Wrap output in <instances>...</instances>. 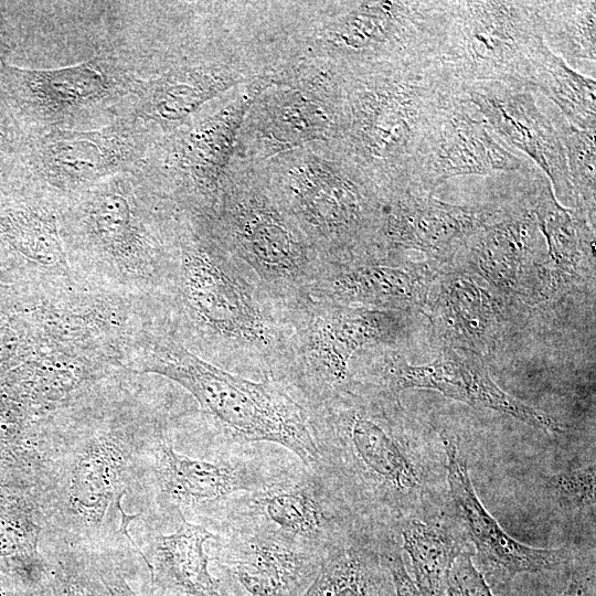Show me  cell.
I'll list each match as a JSON object with an SVG mask.
<instances>
[{
    "mask_svg": "<svg viewBox=\"0 0 596 596\" xmlns=\"http://www.w3.org/2000/svg\"><path fill=\"white\" fill-rule=\"evenodd\" d=\"M172 286L181 326L196 344L234 373L277 379L288 340L283 313L216 238L180 236Z\"/></svg>",
    "mask_w": 596,
    "mask_h": 596,
    "instance_id": "6da1fadb",
    "label": "cell"
},
{
    "mask_svg": "<svg viewBox=\"0 0 596 596\" xmlns=\"http://www.w3.org/2000/svg\"><path fill=\"white\" fill-rule=\"evenodd\" d=\"M93 426L47 434L38 478L52 542L102 549L116 535L124 497L139 488L142 461L156 433Z\"/></svg>",
    "mask_w": 596,
    "mask_h": 596,
    "instance_id": "7a4b0ae2",
    "label": "cell"
},
{
    "mask_svg": "<svg viewBox=\"0 0 596 596\" xmlns=\"http://www.w3.org/2000/svg\"><path fill=\"white\" fill-rule=\"evenodd\" d=\"M138 371L182 386L234 441L273 443L290 450L306 468H317L319 453L308 411L276 380L255 381L225 370L170 334L148 339Z\"/></svg>",
    "mask_w": 596,
    "mask_h": 596,
    "instance_id": "3957f363",
    "label": "cell"
},
{
    "mask_svg": "<svg viewBox=\"0 0 596 596\" xmlns=\"http://www.w3.org/2000/svg\"><path fill=\"white\" fill-rule=\"evenodd\" d=\"M360 75L350 104L352 147L379 185L405 184L432 121L461 84L437 60Z\"/></svg>",
    "mask_w": 596,
    "mask_h": 596,
    "instance_id": "277c9868",
    "label": "cell"
},
{
    "mask_svg": "<svg viewBox=\"0 0 596 596\" xmlns=\"http://www.w3.org/2000/svg\"><path fill=\"white\" fill-rule=\"evenodd\" d=\"M288 330L277 376L310 407L351 390L350 361L370 345L391 344L406 329L405 312L309 296L281 310Z\"/></svg>",
    "mask_w": 596,
    "mask_h": 596,
    "instance_id": "5b68a950",
    "label": "cell"
},
{
    "mask_svg": "<svg viewBox=\"0 0 596 596\" xmlns=\"http://www.w3.org/2000/svg\"><path fill=\"white\" fill-rule=\"evenodd\" d=\"M543 43L538 1H446L437 60L461 85L501 82L523 87Z\"/></svg>",
    "mask_w": 596,
    "mask_h": 596,
    "instance_id": "8992f818",
    "label": "cell"
},
{
    "mask_svg": "<svg viewBox=\"0 0 596 596\" xmlns=\"http://www.w3.org/2000/svg\"><path fill=\"white\" fill-rule=\"evenodd\" d=\"M215 215L217 242L280 310L310 296L322 259L288 211L259 194H237Z\"/></svg>",
    "mask_w": 596,
    "mask_h": 596,
    "instance_id": "52a82bcc",
    "label": "cell"
},
{
    "mask_svg": "<svg viewBox=\"0 0 596 596\" xmlns=\"http://www.w3.org/2000/svg\"><path fill=\"white\" fill-rule=\"evenodd\" d=\"M137 78L113 57L96 56L57 68L0 63V81L30 134L115 119Z\"/></svg>",
    "mask_w": 596,
    "mask_h": 596,
    "instance_id": "ba28073f",
    "label": "cell"
},
{
    "mask_svg": "<svg viewBox=\"0 0 596 596\" xmlns=\"http://www.w3.org/2000/svg\"><path fill=\"white\" fill-rule=\"evenodd\" d=\"M150 147L149 128L126 116L91 129L34 131L25 179L68 198L107 178L140 169Z\"/></svg>",
    "mask_w": 596,
    "mask_h": 596,
    "instance_id": "9c48e42d",
    "label": "cell"
},
{
    "mask_svg": "<svg viewBox=\"0 0 596 596\" xmlns=\"http://www.w3.org/2000/svg\"><path fill=\"white\" fill-rule=\"evenodd\" d=\"M532 168L492 135L460 86L426 131L407 184L433 194L437 187L455 177L521 173Z\"/></svg>",
    "mask_w": 596,
    "mask_h": 596,
    "instance_id": "30bf717a",
    "label": "cell"
},
{
    "mask_svg": "<svg viewBox=\"0 0 596 596\" xmlns=\"http://www.w3.org/2000/svg\"><path fill=\"white\" fill-rule=\"evenodd\" d=\"M224 526L213 557L222 596H301L329 554L253 524Z\"/></svg>",
    "mask_w": 596,
    "mask_h": 596,
    "instance_id": "8fae6325",
    "label": "cell"
},
{
    "mask_svg": "<svg viewBox=\"0 0 596 596\" xmlns=\"http://www.w3.org/2000/svg\"><path fill=\"white\" fill-rule=\"evenodd\" d=\"M151 182L141 168L107 178L64 198L63 228L86 247L113 258L155 257L160 241L143 206Z\"/></svg>",
    "mask_w": 596,
    "mask_h": 596,
    "instance_id": "7c38bea8",
    "label": "cell"
},
{
    "mask_svg": "<svg viewBox=\"0 0 596 596\" xmlns=\"http://www.w3.org/2000/svg\"><path fill=\"white\" fill-rule=\"evenodd\" d=\"M333 490L315 470L270 477L259 489L232 497L227 521L253 524L306 546L330 552L338 540Z\"/></svg>",
    "mask_w": 596,
    "mask_h": 596,
    "instance_id": "4fadbf2b",
    "label": "cell"
},
{
    "mask_svg": "<svg viewBox=\"0 0 596 596\" xmlns=\"http://www.w3.org/2000/svg\"><path fill=\"white\" fill-rule=\"evenodd\" d=\"M492 206L454 204L408 184L382 192V204L371 252L391 255L415 249L432 256L454 253L482 225Z\"/></svg>",
    "mask_w": 596,
    "mask_h": 596,
    "instance_id": "5bb4252c",
    "label": "cell"
},
{
    "mask_svg": "<svg viewBox=\"0 0 596 596\" xmlns=\"http://www.w3.org/2000/svg\"><path fill=\"white\" fill-rule=\"evenodd\" d=\"M491 131L526 155L549 179L556 200L573 210L564 147L547 113L528 89L501 82L461 85Z\"/></svg>",
    "mask_w": 596,
    "mask_h": 596,
    "instance_id": "9a60e30c",
    "label": "cell"
},
{
    "mask_svg": "<svg viewBox=\"0 0 596 596\" xmlns=\"http://www.w3.org/2000/svg\"><path fill=\"white\" fill-rule=\"evenodd\" d=\"M444 448L456 517L476 547L481 574L491 588L510 583L518 574L554 571L571 561L565 549L532 547L509 535L478 498L457 444L446 440Z\"/></svg>",
    "mask_w": 596,
    "mask_h": 596,
    "instance_id": "2e32d148",
    "label": "cell"
},
{
    "mask_svg": "<svg viewBox=\"0 0 596 596\" xmlns=\"http://www.w3.org/2000/svg\"><path fill=\"white\" fill-rule=\"evenodd\" d=\"M376 370L380 383L393 395L409 389H429L475 407L507 414L545 432L563 433L553 417L501 390L479 361L465 354L450 351L430 363L417 365L400 353L386 352Z\"/></svg>",
    "mask_w": 596,
    "mask_h": 596,
    "instance_id": "e0dca14e",
    "label": "cell"
},
{
    "mask_svg": "<svg viewBox=\"0 0 596 596\" xmlns=\"http://www.w3.org/2000/svg\"><path fill=\"white\" fill-rule=\"evenodd\" d=\"M269 478L246 462L210 461L180 454L158 430L143 457L139 488L152 486L163 508L184 513L255 491Z\"/></svg>",
    "mask_w": 596,
    "mask_h": 596,
    "instance_id": "ac0fdd59",
    "label": "cell"
},
{
    "mask_svg": "<svg viewBox=\"0 0 596 596\" xmlns=\"http://www.w3.org/2000/svg\"><path fill=\"white\" fill-rule=\"evenodd\" d=\"M433 277L425 265L364 253L321 262L310 296L334 302L409 312L426 305Z\"/></svg>",
    "mask_w": 596,
    "mask_h": 596,
    "instance_id": "d6986e66",
    "label": "cell"
},
{
    "mask_svg": "<svg viewBox=\"0 0 596 596\" xmlns=\"http://www.w3.org/2000/svg\"><path fill=\"white\" fill-rule=\"evenodd\" d=\"M543 237L529 206L494 207L488 220L457 247L492 287L507 294L528 292L530 279L549 278Z\"/></svg>",
    "mask_w": 596,
    "mask_h": 596,
    "instance_id": "ffe728a7",
    "label": "cell"
},
{
    "mask_svg": "<svg viewBox=\"0 0 596 596\" xmlns=\"http://www.w3.org/2000/svg\"><path fill=\"white\" fill-rule=\"evenodd\" d=\"M430 304L433 327L451 350L483 354L494 347L503 322L502 305L477 279L466 274L444 277Z\"/></svg>",
    "mask_w": 596,
    "mask_h": 596,
    "instance_id": "44dd1931",
    "label": "cell"
},
{
    "mask_svg": "<svg viewBox=\"0 0 596 596\" xmlns=\"http://www.w3.org/2000/svg\"><path fill=\"white\" fill-rule=\"evenodd\" d=\"M523 194L546 245L553 283L594 269L595 226L583 215L563 206L549 179L535 168L522 175Z\"/></svg>",
    "mask_w": 596,
    "mask_h": 596,
    "instance_id": "7402d4cb",
    "label": "cell"
},
{
    "mask_svg": "<svg viewBox=\"0 0 596 596\" xmlns=\"http://www.w3.org/2000/svg\"><path fill=\"white\" fill-rule=\"evenodd\" d=\"M177 514L178 529L151 536L148 552L143 553L151 587L177 596H222L204 549L216 534L190 522L181 512Z\"/></svg>",
    "mask_w": 596,
    "mask_h": 596,
    "instance_id": "603a6c76",
    "label": "cell"
},
{
    "mask_svg": "<svg viewBox=\"0 0 596 596\" xmlns=\"http://www.w3.org/2000/svg\"><path fill=\"white\" fill-rule=\"evenodd\" d=\"M523 88L551 100L574 127L596 131V82L570 67L544 43L536 50Z\"/></svg>",
    "mask_w": 596,
    "mask_h": 596,
    "instance_id": "cb8c5ba5",
    "label": "cell"
},
{
    "mask_svg": "<svg viewBox=\"0 0 596 596\" xmlns=\"http://www.w3.org/2000/svg\"><path fill=\"white\" fill-rule=\"evenodd\" d=\"M543 43L576 71L596 66V2L594 0L538 1Z\"/></svg>",
    "mask_w": 596,
    "mask_h": 596,
    "instance_id": "d4e9b609",
    "label": "cell"
},
{
    "mask_svg": "<svg viewBox=\"0 0 596 596\" xmlns=\"http://www.w3.org/2000/svg\"><path fill=\"white\" fill-rule=\"evenodd\" d=\"M414 583L425 596H445L450 568L461 550L443 525L419 520L406 521L401 529Z\"/></svg>",
    "mask_w": 596,
    "mask_h": 596,
    "instance_id": "484cf974",
    "label": "cell"
},
{
    "mask_svg": "<svg viewBox=\"0 0 596 596\" xmlns=\"http://www.w3.org/2000/svg\"><path fill=\"white\" fill-rule=\"evenodd\" d=\"M363 550L339 544L301 596H380L377 567Z\"/></svg>",
    "mask_w": 596,
    "mask_h": 596,
    "instance_id": "4316f807",
    "label": "cell"
},
{
    "mask_svg": "<svg viewBox=\"0 0 596 596\" xmlns=\"http://www.w3.org/2000/svg\"><path fill=\"white\" fill-rule=\"evenodd\" d=\"M547 114L564 147L573 210L595 226L596 131L574 127L557 110Z\"/></svg>",
    "mask_w": 596,
    "mask_h": 596,
    "instance_id": "83f0119b",
    "label": "cell"
},
{
    "mask_svg": "<svg viewBox=\"0 0 596 596\" xmlns=\"http://www.w3.org/2000/svg\"><path fill=\"white\" fill-rule=\"evenodd\" d=\"M49 563L50 596H109L93 564L89 549L52 542Z\"/></svg>",
    "mask_w": 596,
    "mask_h": 596,
    "instance_id": "f1b7e54d",
    "label": "cell"
},
{
    "mask_svg": "<svg viewBox=\"0 0 596 596\" xmlns=\"http://www.w3.org/2000/svg\"><path fill=\"white\" fill-rule=\"evenodd\" d=\"M29 139L0 81V188L25 179Z\"/></svg>",
    "mask_w": 596,
    "mask_h": 596,
    "instance_id": "f546056e",
    "label": "cell"
},
{
    "mask_svg": "<svg viewBox=\"0 0 596 596\" xmlns=\"http://www.w3.org/2000/svg\"><path fill=\"white\" fill-rule=\"evenodd\" d=\"M595 464L558 472L547 480L558 501L571 508H585L595 502Z\"/></svg>",
    "mask_w": 596,
    "mask_h": 596,
    "instance_id": "4dcf8cb0",
    "label": "cell"
},
{
    "mask_svg": "<svg viewBox=\"0 0 596 596\" xmlns=\"http://www.w3.org/2000/svg\"><path fill=\"white\" fill-rule=\"evenodd\" d=\"M445 596H494L481 572L475 566L471 553L461 551L447 579Z\"/></svg>",
    "mask_w": 596,
    "mask_h": 596,
    "instance_id": "1f68e13d",
    "label": "cell"
},
{
    "mask_svg": "<svg viewBox=\"0 0 596 596\" xmlns=\"http://www.w3.org/2000/svg\"><path fill=\"white\" fill-rule=\"evenodd\" d=\"M96 572L105 585L109 596H146L136 592L127 582L125 574L120 570L117 561L106 547L89 550ZM147 596H177L150 587Z\"/></svg>",
    "mask_w": 596,
    "mask_h": 596,
    "instance_id": "d6a6232c",
    "label": "cell"
},
{
    "mask_svg": "<svg viewBox=\"0 0 596 596\" xmlns=\"http://www.w3.org/2000/svg\"><path fill=\"white\" fill-rule=\"evenodd\" d=\"M381 563L391 575L396 596H425L407 573L398 551L384 552L381 556Z\"/></svg>",
    "mask_w": 596,
    "mask_h": 596,
    "instance_id": "836d02e7",
    "label": "cell"
},
{
    "mask_svg": "<svg viewBox=\"0 0 596 596\" xmlns=\"http://www.w3.org/2000/svg\"><path fill=\"white\" fill-rule=\"evenodd\" d=\"M13 4L0 1V63L9 62L8 57L17 47V29L11 14Z\"/></svg>",
    "mask_w": 596,
    "mask_h": 596,
    "instance_id": "e575fe53",
    "label": "cell"
},
{
    "mask_svg": "<svg viewBox=\"0 0 596 596\" xmlns=\"http://www.w3.org/2000/svg\"><path fill=\"white\" fill-rule=\"evenodd\" d=\"M0 596H50V589L29 587L0 570Z\"/></svg>",
    "mask_w": 596,
    "mask_h": 596,
    "instance_id": "d590c367",
    "label": "cell"
},
{
    "mask_svg": "<svg viewBox=\"0 0 596 596\" xmlns=\"http://www.w3.org/2000/svg\"><path fill=\"white\" fill-rule=\"evenodd\" d=\"M585 592V584L584 582L578 578L574 577L571 579L566 588L564 589L563 594L561 596H583Z\"/></svg>",
    "mask_w": 596,
    "mask_h": 596,
    "instance_id": "8d00e7d4",
    "label": "cell"
}]
</instances>
